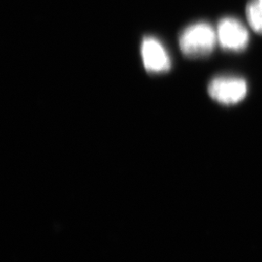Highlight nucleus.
<instances>
[{
	"mask_svg": "<svg viewBox=\"0 0 262 262\" xmlns=\"http://www.w3.org/2000/svg\"><path fill=\"white\" fill-rule=\"evenodd\" d=\"M217 42L216 30L207 23H196L186 28L179 40L184 55L190 57H202L210 55Z\"/></svg>",
	"mask_w": 262,
	"mask_h": 262,
	"instance_id": "nucleus-1",
	"label": "nucleus"
},
{
	"mask_svg": "<svg viewBox=\"0 0 262 262\" xmlns=\"http://www.w3.org/2000/svg\"><path fill=\"white\" fill-rule=\"evenodd\" d=\"M248 85L241 77L219 76L208 85V93L212 99L224 105L239 103L247 95Z\"/></svg>",
	"mask_w": 262,
	"mask_h": 262,
	"instance_id": "nucleus-2",
	"label": "nucleus"
},
{
	"mask_svg": "<svg viewBox=\"0 0 262 262\" xmlns=\"http://www.w3.org/2000/svg\"><path fill=\"white\" fill-rule=\"evenodd\" d=\"M216 37L221 47L231 52H242L249 44V31L239 19L224 18L216 27Z\"/></svg>",
	"mask_w": 262,
	"mask_h": 262,
	"instance_id": "nucleus-3",
	"label": "nucleus"
},
{
	"mask_svg": "<svg viewBox=\"0 0 262 262\" xmlns=\"http://www.w3.org/2000/svg\"><path fill=\"white\" fill-rule=\"evenodd\" d=\"M141 54L144 66L150 72H165L171 67V60L166 49L156 38L147 37L143 40Z\"/></svg>",
	"mask_w": 262,
	"mask_h": 262,
	"instance_id": "nucleus-4",
	"label": "nucleus"
},
{
	"mask_svg": "<svg viewBox=\"0 0 262 262\" xmlns=\"http://www.w3.org/2000/svg\"><path fill=\"white\" fill-rule=\"evenodd\" d=\"M246 17L253 31L262 35V0H249Z\"/></svg>",
	"mask_w": 262,
	"mask_h": 262,
	"instance_id": "nucleus-5",
	"label": "nucleus"
}]
</instances>
